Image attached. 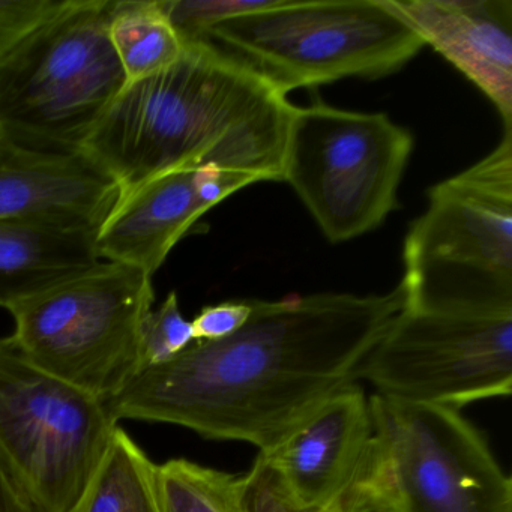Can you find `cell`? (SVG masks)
<instances>
[{
	"mask_svg": "<svg viewBox=\"0 0 512 512\" xmlns=\"http://www.w3.org/2000/svg\"><path fill=\"white\" fill-rule=\"evenodd\" d=\"M377 394L460 410L512 391V308L406 304L358 371Z\"/></svg>",
	"mask_w": 512,
	"mask_h": 512,
	"instance_id": "10",
	"label": "cell"
},
{
	"mask_svg": "<svg viewBox=\"0 0 512 512\" xmlns=\"http://www.w3.org/2000/svg\"><path fill=\"white\" fill-rule=\"evenodd\" d=\"M253 184L248 176L212 167H185L157 176L119 199L98 232L100 259L136 266L154 277L200 217Z\"/></svg>",
	"mask_w": 512,
	"mask_h": 512,
	"instance_id": "11",
	"label": "cell"
},
{
	"mask_svg": "<svg viewBox=\"0 0 512 512\" xmlns=\"http://www.w3.org/2000/svg\"><path fill=\"white\" fill-rule=\"evenodd\" d=\"M100 229L41 220H0V307L10 310L103 262Z\"/></svg>",
	"mask_w": 512,
	"mask_h": 512,
	"instance_id": "15",
	"label": "cell"
},
{
	"mask_svg": "<svg viewBox=\"0 0 512 512\" xmlns=\"http://www.w3.org/2000/svg\"><path fill=\"white\" fill-rule=\"evenodd\" d=\"M205 41L284 97L349 77L389 76L424 49L392 0H266L262 8L218 23Z\"/></svg>",
	"mask_w": 512,
	"mask_h": 512,
	"instance_id": "5",
	"label": "cell"
},
{
	"mask_svg": "<svg viewBox=\"0 0 512 512\" xmlns=\"http://www.w3.org/2000/svg\"><path fill=\"white\" fill-rule=\"evenodd\" d=\"M403 266L410 307L512 308V130L430 188L404 238Z\"/></svg>",
	"mask_w": 512,
	"mask_h": 512,
	"instance_id": "6",
	"label": "cell"
},
{
	"mask_svg": "<svg viewBox=\"0 0 512 512\" xmlns=\"http://www.w3.org/2000/svg\"><path fill=\"white\" fill-rule=\"evenodd\" d=\"M371 434L335 512H512V482L460 410L370 397Z\"/></svg>",
	"mask_w": 512,
	"mask_h": 512,
	"instance_id": "3",
	"label": "cell"
},
{
	"mask_svg": "<svg viewBox=\"0 0 512 512\" xmlns=\"http://www.w3.org/2000/svg\"><path fill=\"white\" fill-rule=\"evenodd\" d=\"M242 512H335L334 509L299 508L284 490L277 473L257 457L250 472L241 476Z\"/></svg>",
	"mask_w": 512,
	"mask_h": 512,
	"instance_id": "21",
	"label": "cell"
},
{
	"mask_svg": "<svg viewBox=\"0 0 512 512\" xmlns=\"http://www.w3.org/2000/svg\"><path fill=\"white\" fill-rule=\"evenodd\" d=\"M73 512H164L158 464L121 425Z\"/></svg>",
	"mask_w": 512,
	"mask_h": 512,
	"instance_id": "16",
	"label": "cell"
},
{
	"mask_svg": "<svg viewBox=\"0 0 512 512\" xmlns=\"http://www.w3.org/2000/svg\"><path fill=\"white\" fill-rule=\"evenodd\" d=\"M118 185L83 155H53L0 133V220L41 218L101 229L118 205Z\"/></svg>",
	"mask_w": 512,
	"mask_h": 512,
	"instance_id": "14",
	"label": "cell"
},
{
	"mask_svg": "<svg viewBox=\"0 0 512 512\" xmlns=\"http://www.w3.org/2000/svg\"><path fill=\"white\" fill-rule=\"evenodd\" d=\"M118 427L106 401L0 338V464L40 508L73 512Z\"/></svg>",
	"mask_w": 512,
	"mask_h": 512,
	"instance_id": "9",
	"label": "cell"
},
{
	"mask_svg": "<svg viewBox=\"0 0 512 512\" xmlns=\"http://www.w3.org/2000/svg\"><path fill=\"white\" fill-rule=\"evenodd\" d=\"M109 35L127 85L172 67L184 52L160 0H113Z\"/></svg>",
	"mask_w": 512,
	"mask_h": 512,
	"instance_id": "17",
	"label": "cell"
},
{
	"mask_svg": "<svg viewBox=\"0 0 512 512\" xmlns=\"http://www.w3.org/2000/svg\"><path fill=\"white\" fill-rule=\"evenodd\" d=\"M184 41H205L218 23L262 8L266 0H160Z\"/></svg>",
	"mask_w": 512,
	"mask_h": 512,
	"instance_id": "20",
	"label": "cell"
},
{
	"mask_svg": "<svg viewBox=\"0 0 512 512\" xmlns=\"http://www.w3.org/2000/svg\"><path fill=\"white\" fill-rule=\"evenodd\" d=\"M413 137L385 113L293 106L283 175L329 241L377 229L398 205Z\"/></svg>",
	"mask_w": 512,
	"mask_h": 512,
	"instance_id": "8",
	"label": "cell"
},
{
	"mask_svg": "<svg viewBox=\"0 0 512 512\" xmlns=\"http://www.w3.org/2000/svg\"><path fill=\"white\" fill-rule=\"evenodd\" d=\"M251 314L250 301H227L203 308L193 325L194 340L215 341L235 334Z\"/></svg>",
	"mask_w": 512,
	"mask_h": 512,
	"instance_id": "23",
	"label": "cell"
},
{
	"mask_svg": "<svg viewBox=\"0 0 512 512\" xmlns=\"http://www.w3.org/2000/svg\"><path fill=\"white\" fill-rule=\"evenodd\" d=\"M370 434V398L353 383L259 455L299 508L331 509L352 481Z\"/></svg>",
	"mask_w": 512,
	"mask_h": 512,
	"instance_id": "12",
	"label": "cell"
},
{
	"mask_svg": "<svg viewBox=\"0 0 512 512\" xmlns=\"http://www.w3.org/2000/svg\"><path fill=\"white\" fill-rule=\"evenodd\" d=\"M292 110L287 97L220 47L185 41L172 67L122 89L82 155L121 197L185 167L256 184L281 181Z\"/></svg>",
	"mask_w": 512,
	"mask_h": 512,
	"instance_id": "2",
	"label": "cell"
},
{
	"mask_svg": "<svg viewBox=\"0 0 512 512\" xmlns=\"http://www.w3.org/2000/svg\"><path fill=\"white\" fill-rule=\"evenodd\" d=\"M398 13L491 101L512 130V0H392Z\"/></svg>",
	"mask_w": 512,
	"mask_h": 512,
	"instance_id": "13",
	"label": "cell"
},
{
	"mask_svg": "<svg viewBox=\"0 0 512 512\" xmlns=\"http://www.w3.org/2000/svg\"><path fill=\"white\" fill-rule=\"evenodd\" d=\"M154 301L151 275L101 262L11 307V337L32 364L107 401L145 370L142 328Z\"/></svg>",
	"mask_w": 512,
	"mask_h": 512,
	"instance_id": "7",
	"label": "cell"
},
{
	"mask_svg": "<svg viewBox=\"0 0 512 512\" xmlns=\"http://www.w3.org/2000/svg\"><path fill=\"white\" fill-rule=\"evenodd\" d=\"M193 325L182 316L178 295L169 293L158 310L149 311L143 322L142 352L146 368L173 361L194 343Z\"/></svg>",
	"mask_w": 512,
	"mask_h": 512,
	"instance_id": "19",
	"label": "cell"
},
{
	"mask_svg": "<svg viewBox=\"0 0 512 512\" xmlns=\"http://www.w3.org/2000/svg\"><path fill=\"white\" fill-rule=\"evenodd\" d=\"M0 512H46L37 505L0 464Z\"/></svg>",
	"mask_w": 512,
	"mask_h": 512,
	"instance_id": "24",
	"label": "cell"
},
{
	"mask_svg": "<svg viewBox=\"0 0 512 512\" xmlns=\"http://www.w3.org/2000/svg\"><path fill=\"white\" fill-rule=\"evenodd\" d=\"M406 302L401 283L385 295L250 301L235 334L194 341L173 361L146 368L107 407L118 422H164L266 451L358 380Z\"/></svg>",
	"mask_w": 512,
	"mask_h": 512,
	"instance_id": "1",
	"label": "cell"
},
{
	"mask_svg": "<svg viewBox=\"0 0 512 512\" xmlns=\"http://www.w3.org/2000/svg\"><path fill=\"white\" fill-rule=\"evenodd\" d=\"M164 512H242L241 478L173 458L158 466Z\"/></svg>",
	"mask_w": 512,
	"mask_h": 512,
	"instance_id": "18",
	"label": "cell"
},
{
	"mask_svg": "<svg viewBox=\"0 0 512 512\" xmlns=\"http://www.w3.org/2000/svg\"><path fill=\"white\" fill-rule=\"evenodd\" d=\"M113 0H68L0 59V133L23 148L82 155L127 77L109 35Z\"/></svg>",
	"mask_w": 512,
	"mask_h": 512,
	"instance_id": "4",
	"label": "cell"
},
{
	"mask_svg": "<svg viewBox=\"0 0 512 512\" xmlns=\"http://www.w3.org/2000/svg\"><path fill=\"white\" fill-rule=\"evenodd\" d=\"M68 0H0V59L58 14Z\"/></svg>",
	"mask_w": 512,
	"mask_h": 512,
	"instance_id": "22",
	"label": "cell"
}]
</instances>
